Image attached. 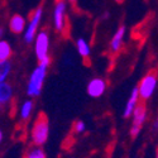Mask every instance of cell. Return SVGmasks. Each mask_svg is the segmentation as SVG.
Listing matches in <instances>:
<instances>
[{"instance_id":"6da1fadb","label":"cell","mask_w":158,"mask_h":158,"mask_svg":"<svg viewBox=\"0 0 158 158\" xmlns=\"http://www.w3.org/2000/svg\"><path fill=\"white\" fill-rule=\"evenodd\" d=\"M49 66L51 63L48 62H38L37 66L29 73L27 85H25V94H27L29 99H35L38 96H41L47 75H48Z\"/></svg>"},{"instance_id":"7a4b0ae2","label":"cell","mask_w":158,"mask_h":158,"mask_svg":"<svg viewBox=\"0 0 158 158\" xmlns=\"http://www.w3.org/2000/svg\"><path fill=\"white\" fill-rule=\"evenodd\" d=\"M34 56L38 62H52L51 57V33L47 29H41L33 42Z\"/></svg>"},{"instance_id":"3957f363","label":"cell","mask_w":158,"mask_h":158,"mask_svg":"<svg viewBox=\"0 0 158 158\" xmlns=\"http://www.w3.org/2000/svg\"><path fill=\"white\" fill-rule=\"evenodd\" d=\"M43 18H44V8L38 6L32 11V14L27 19V25H25V29L22 34L23 41L27 44H33L37 33L41 31V24L43 22Z\"/></svg>"},{"instance_id":"277c9868","label":"cell","mask_w":158,"mask_h":158,"mask_svg":"<svg viewBox=\"0 0 158 158\" xmlns=\"http://www.w3.org/2000/svg\"><path fill=\"white\" fill-rule=\"evenodd\" d=\"M49 137V122L44 114H39L32 125L31 129V140L33 146L42 147L47 143Z\"/></svg>"},{"instance_id":"5b68a950","label":"cell","mask_w":158,"mask_h":158,"mask_svg":"<svg viewBox=\"0 0 158 158\" xmlns=\"http://www.w3.org/2000/svg\"><path fill=\"white\" fill-rule=\"evenodd\" d=\"M69 2L67 0H58L53 5L52 10V25L56 33H63L67 28L69 23Z\"/></svg>"},{"instance_id":"8992f818","label":"cell","mask_w":158,"mask_h":158,"mask_svg":"<svg viewBox=\"0 0 158 158\" xmlns=\"http://www.w3.org/2000/svg\"><path fill=\"white\" fill-rule=\"evenodd\" d=\"M137 87H138L139 96H140L142 101L151 100L158 89V72L157 71L147 72L139 80Z\"/></svg>"},{"instance_id":"52a82bcc","label":"cell","mask_w":158,"mask_h":158,"mask_svg":"<svg viewBox=\"0 0 158 158\" xmlns=\"http://www.w3.org/2000/svg\"><path fill=\"white\" fill-rule=\"evenodd\" d=\"M147 116H148L147 106L144 104H139L137 109L134 110L133 115H131V124H130V129H129V134L133 139L140 134L143 125L147 120Z\"/></svg>"},{"instance_id":"ba28073f","label":"cell","mask_w":158,"mask_h":158,"mask_svg":"<svg viewBox=\"0 0 158 158\" xmlns=\"http://www.w3.org/2000/svg\"><path fill=\"white\" fill-rule=\"evenodd\" d=\"M108 90V81L102 77H93L90 78L86 85V93L90 98L99 99Z\"/></svg>"},{"instance_id":"9c48e42d","label":"cell","mask_w":158,"mask_h":158,"mask_svg":"<svg viewBox=\"0 0 158 158\" xmlns=\"http://www.w3.org/2000/svg\"><path fill=\"white\" fill-rule=\"evenodd\" d=\"M125 35H127V27L124 24L119 25L115 32L113 33L111 38H110V42H109V51L110 53L113 55H116L119 52L124 44V41H125Z\"/></svg>"},{"instance_id":"30bf717a","label":"cell","mask_w":158,"mask_h":158,"mask_svg":"<svg viewBox=\"0 0 158 158\" xmlns=\"http://www.w3.org/2000/svg\"><path fill=\"white\" fill-rule=\"evenodd\" d=\"M140 96H139V91H138V87L134 86L131 89L130 94L128 96V100L125 101V105H124V109H123V116L125 119H129L133 115L134 110L137 109V106L140 104Z\"/></svg>"},{"instance_id":"8fae6325","label":"cell","mask_w":158,"mask_h":158,"mask_svg":"<svg viewBox=\"0 0 158 158\" xmlns=\"http://www.w3.org/2000/svg\"><path fill=\"white\" fill-rule=\"evenodd\" d=\"M25 25H27V18L23 17L22 14H13L9 20H8V28L13 34H23L24 29H25Z\"/></svg>"},{"instance_id":"7c38bea8","label":"cell","mask_w":158,"mask_h":158,"mask_svg":"<svg viewBox=\"0 0 158 158\" xmlns=\"http://www.w3.org/2000/svg\"><path fill=\"white\" fill-rule=\"evenodd\" d=\"M75 47H76V52L77 55L84 60H89L91 53H93V49H91V44L84 37H78L75 41Z\"/></svg>"},{"instance_id":"4fadbf2b","label":"cell","mask_w":158,"mask_h":158,"mask_svg":"<svg viewBox=\"0 0 158 158\" xmlns=\"http://www.w3.org/2000/svg\"><path fill=\"white\" fill-rule=\"evenodd\" d=\"M14 94H15L14 86H13L9 81L0 85V102H2L3 106L9 105L13 101V99H14Z\"/></svg>"},{"instance_id":"5bb4252c","label":"cell","mask_w":158,"mask_h":158,"mask_svg":"<svg viewBox=\"0 0 158 158\" xmlns=\"http://www.w3.org/2000/svg\"><path fill=\"white\" fill-rule=\"evenodd\" d=\"M34 108H35V104L33 101V99H27L24 100L20 106H19V118L23 123L28 122L31 119V116L33 115V111H34Z\"/></svg>"},{"instance_id":"9a60e30c","label":"cell","mask_w":158,"mask_h":158,"mask_svg":"<svg viewBox=\"0 0 158 158\" xmlns=\"http://www.w3.org/2000/svg\"><path fill=\"white\" fill-rule=\"evenodd\" d=\"M14 55V49L9 41L6 39H0V61H9Z\"/></svg>"},{"instance_id":"2e32d148","label":"cell","mask_w":158,"mask_h":158,"mask_svg":"<svg viewBox=\"0 0 158 158\" xmlns=\"http://www.w3.org/2000/svg\"><path fill=\"white\" fill-rule=\"evenodd\" d=\"M13 72V63L11 61H0V85L9 81Z\"/></svg>"},{"instance_id":"e0dca14e","label":"cell","mask_w":158,"mask_h":158,"mask_svg":"<svg viewBox=\"0 0 158 158\" xmlns=\"http://www.w3.org/2000/svg\"><path fill=\"white\" fill-rule=\"evenodd\" d=\"M24 158H47V156H46V152L42 149V147L33 146L24 154Z\"/></svg>"},{"instance_id":"ac0fdd59","label":"cell","mask_w":158,"mask_h":158,"mask_svg":"<svg viewBox=\"0 0 158 158\" xmlns=\"http://www.w3.org/2000/svg\"><path fill=\"white\" fill-rule=\"evenodd\" d=\"M72 130H73V133H76V134L84 133V131L86 130V124H85V122H82V120L75 122L73 125H72Z\"/></svg>"},{"instance_id":"d6986e66","label":"cell","mask_w":158,"mask_h":158,"mask_svg":"<svg viewBox=\"0 0 158 158\" xmlns=\"http://www.w3.org/2000/svg\"><path fill=\"white\" fill-rule=\"evenodd\" d=\"M5 38V28L3 25H0V39H4Z\"/></svg>"},{"instance_id":"ffe728a7","label":"cell","mask_w":158,"mask_h":158,"mask_svg":"<svg viewBox=\"0 0 158 158\" xmlns=\"http://www.w3.org/2000/svg\"><path fill=\"white\" fill-rule=\"evenodd\" d=\"M109 17H110V13L109 11H105V14L102 15V19H108Z\"/></svg>"},{"instance_id":"44dd1931","label":"cell","mask_w":158,"mask_h":158,"mask_svg":"<svg viewBox=\"0 0 158 158\" xmlns=\"http://www.w3.org/2000/svg\"><path fill=\"white\" fill-rule=\"evenodd\" d=\"M3 137H4V134H3V130L0 129V143L3 142Z\"/></svg>"},{"instance_id":"7402d4cb","label":"cell","mask_w":158,"mask_h":158,"mask_svg":"<svg viewBox=\"0 0 158 158\" xmlns=\"http://www.w3.org/2000/svg\"><path fill=\"white\" fill-rule=\"evenodd\" d=\"M154 129L158 130V118H157V120H156V123H154Z\"/></svg>"},{"instance_id":"603a6c76","label":"cell","mask_w":158,"mask_h":158,"mask_svg":"<svg viewBox=\"0 0 158 158\" xmlns=\"http://www.w3.org/2000/svg\"><path fill=\"white\" fill-rule=\"evenodd\" d=\"M114 2L116 3V4H122V3H124L125 0H114Z\"/></svg>"},{"instance_id":"cb8c5ba5","label":"cell","mask_w":158,"mask_h":158,"mask_svg":"<svg viewBox=\"0 0 158 158\" xmlns=\"http://www.w3.org/2000/svg\"><path fill=\"white\" fill-rule=\"evenodd\" d=\"M67 2H69L70 4H76V3H77V0H67Z\"/></svg>"},{"instance_id":"d4e9b609","label":"cell","mask_w":158,"mask_h":158,"mask_svg":"<svg viewBox=\"0 0 158 158\" xmlns=\"http://www.w3.org/2000/svg\"><path fill=\"white\" fill-rule=\"evenodd\" d=\"M2 109H3V105H2V102H0V113H2Z\"/></svg>"},{"instance_id":"484cf974","label":"cell","mask_w":158,"mask_h":158,"mask_svg":"<svg viewBox=\"0 0 158 158\" xmlns=\"http://www.w3.org/2000/svg\"><path fill=\"white\" fill-rule=\"evenodd\" d=\"M156 158H158V149H157V153H156Z\"/></svg>"},{"instance_id":"4316f807","label":"cell","mask_w":158,"mask_h":158,"mask_svg":"<svg viewBox=\"0 0 158 158\" xmlns=\"http://www.w3.org/2000/svg\"><path fill=\"white\" fill-rule=\"evenodd\" d=\"M56 2H58V0H56Z\"/></svg>"}]
</instances>
